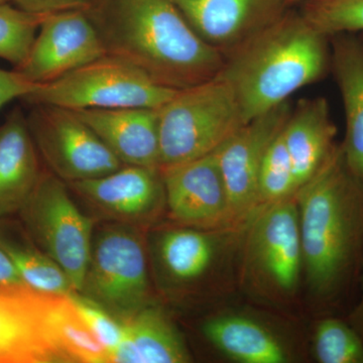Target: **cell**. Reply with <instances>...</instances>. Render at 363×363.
Wrapping results in <instances>:
<instances>
[{
  "instance_id": "ac0fdd59",
  "label": "cell",
  "mask_w": 363,
  "mask_h": 363,
  "mask_svg": "<svg viewBox=\"0 0 363 363\" xmlns=\"http://www.w3.org/2000/svg\"><path fill=\"white\" fill-rule=\"evenodd\" d=\"M119 161L160 169L157 108L76 109Z\"/></svg>"
},
{
  "instance_id": "2e32d148",
  "label": "cell",
  "mask_w": 363,
  "mask_h": 363,
  "mask_svg": "<svg viewBox=\"0 0 363 363\" xmlns=\"http://www.w3.org/2000/svg\"><path fill=\"white\" fill-rule=\"evenodd\" d=\"M56 297L30 286L0 289V363L68 362L50 328Z\"/></svg>"
},
{
  "instance_id": "44dd1931",
  "label": "cell",
  "mask_w": 363,
  "mask_h": 363,
  "mask_svg": "<svg viewBox=\"0 0 363 363\" xmlns=\"http://www.w3.org/2000/svg\"><path fill=\"white\" fill-rule=\"evenodd\" d=\"M123 324V339L112 363L193 362L186 339L159 303L145 306Z\"/></svg>"
},
{
  "instance_id": "277c9868",
  "label": "cell",
  "mask_w": 363,
  "mask_h": 363,
  "mask_svg": "<svg viewBox=\"0 0 363 363\" xmlns=\"http://www.w3.org/2000/svg\"><path fill=\"white\" fill-rule=\"evenodd\" d=\"M247 224L202 229L169 222L147 238L150 264L167 298L223 300L240 290L241 245Z\"/></svg>"
},
{
  "instance_id": "7c38bea8",
  "label": "cell",
  "mask_w": 363,
  "mask_h": 363,
  "mask_svg": "<svg viewBox=\"0 0 363 363\" xmlns=\"http://www.w3.org/2000/svg\"><path fill=\"white\" fill-rule=\"evenodd\" d=\"M69 188L109 222L145 229L167 213L161 169L124 164L98 178L71 182Z\"/></svg>"
},
{
  "instance_id": "f1b7e54d",
  "label": "cell",
  "mask_w": 363,
  "mask_h": 363,
  "mask_svg": "<svg viewBox=\"0 0 363 363\" xmlns=\"http://www.w3.org/2000/svg\"><path fill=\"white\" fill-rule=\"evenodd\" d=\"M70 297L80 316L108 352L112 362V358L123 339V324L105 311L104 308L80 294H72Z\"/></svg>"
},
{
  "instance_id": "6da1fadb",
  "label": "cell",
  "mask_w": 363,
  "mask_h": 363,
  "mask_svg": "<svg viewBox=\"0 0 363 363\" xmlns=\"http://www.w3.org/2000/svg\"><path fill=\"white\" fill-rule=\"evenodd\" d=\"M304 306L313 317L350 314L363 277V182L351 173L340 143L298 189Z\"/></svg>"
},
{
  "instance_id": "d6a6232c",
  "label": "cell",
  "mask_w": 363,
  "mask_h": 363,
  "mask_svg": "<svg viewBox=\"0 0 363 363\" xmlns=\"http://www.w3.org/2000/svg\"><path fill=\"white\" fill-rule=\"evenodd\" d=\"M351 323L354 325L355 327L362 332L363 334V277L362 284V294H360L359 301L357 305L355 306L353 311L350 314L346 315Z\"/></svg>"
},
{
  "instance_id": "f546056e",
  "label": "cell",
  "mask_w": 363,
  "mask_h": 363,
  "mask_svg": "<svg viewBox=\"0 0 363 363\" xmlns=\"http://www.w3.org/2000/svg\"><path fill=\"white\" fill-rule=\"evenodd\" d=\"M40 84L33 83L23 73L0 69V109L16 98H23L33 92Z\"/></svg>"
},
{
  "instance_id": "cb8c5ba5",
  "label": "cell",
  "mask_w": 363,
  "mask_h": 363,
  "mask_svg": "<svg viewBox=\"0 0 363 363\" xmlns=\"http://www.w3.org/2000/svg\"><path fill=\"white\" fill-rule=\"evenodd\" d=\"M309 357L318 363H363V334L347 316L314 317L308 334Z\"/></svg>"
},
{
  "instance_id": "9c48e42d",
  "label": "cell",
  "mask_w": 363,
  "mask_h": 363,
  "mask_svg": "<svg viewBox=\"0 0 363 363\" xmlns=\"http://www.w3.org/2000/svg\"><path fill=\"white\" fill-rule=\"evenodd\" d=\"M177 90L160 85L125 60L106 54L23 98L71 109L159 108Z\"/></svg>"
},
{
  "instance_id": "836d02e7",
  "label": "cell",
  "mask_w": 363,
  "mask_h": 363,
  "mask_svg": "<svg viewBox=\"0 0 363 363\" xmlns=\"http://www.w3.org/2000/svg\"><path fill=\"white\" fill-rule=\"evenodd\" d=\"M304 1H306V0H288L289 4H290L291 7L296 6V4H301Z\"/></svg>"
},
{
  "instance_id": "d590c367",
  "label": "cell",
  "mask_w": 363,
  "mask_h": 363,
  "mask_svg": "<svg viewBox=\"0 0 363 363\" xmlns=\"http://www.w3.org/2000/svg\"><path fill=\"white\" fill-rule=\"evenodd\" d=\"M362 35H363V33H362Z\"/></svg>"
},
{
  "instance_id": "484cf974",
  "label": "cell",
  "mask_w": 363,
  "mask_h": 363,
  "mask_svg": "<svg viewBox=\"0 0 363 363\" xmlns=\"http://www.w3.org/2000/svg\"><path fill=\"white\" fill-rule=\"evenodd\" d=\"M283 128L269 145L262 161L257 188V211L293 197L298 192L292 161L284 140Z\"/></svg>"
},
{
  "instance_id": "d6986e66",
  "label": "cell",
  "mask_w": 363,
  "mask_h": 363,
  "mask_svg": "<svg viewBox=\"0 0 363 363\" xmlns=\"http://www.w3.org/2000/svg\"><path fill=\"white\" fill-rule=\"evenodd\" d=\"M329 39L330 71L345 113L341 149L351 173L363 182V35L339 33Z\"/></svg>"
},
{
  "instance_id": "7402d4cb",
  "label": "cell",
  "mask_w": 363,
  "mask_h": 363,
  "mask_svg": "<svg viewBox=\"0 0 363 363\" xmlns=\"http://www.w3.org/2000/svg\"><path fill=\"white\" fill-rule=\"evenodd\" d=\"M39 152L26 117L11 114L0 125V218L20 212L42 178Z\"/></svg>"
},
{
  "instance_id": "8992f818",
  "label": "cell",
  "mask_w": 363,
  "mask_h": 363,
  "mask_svg": "<svg viewBox=\"0 0 363 363\" xmlns=\"http://www.w3.org/2000/svg\"><path fill=\"white\" fill-rule=\"evenodd\" d=\"M245 123L235 95L218 76L177 91L157 108L160 169L212 154Z\"/></svg>"
},
{
  "instance_id": "e0dca14e",
  "label": "cell",
  "mask_w": 363,
  "mask_h": 363,
  "mask_svg": "<svg viewBox=\"0 0 363 363\" xmlns=\"http://www.w3.org/2000/svg\"><path fill=\"white\" fill-rule=\"evenodd\" d=\"M193 30L224 56L292 9L288 0H171Z\"/></svg>"
},
{
  "instance_id": "83f0119b",
  "label": "cell",
  "mask_w": 363,
  "mask_h": 363,
  "mask_svg": "<svg viewBox=\"0 0 363 363\" xmlns=\"http://www.w3.org/2000/svg\"><path fill=\"white\" fill-rule=\"evenodd\" d=\"M300 13L326 37L363 33V0H306Z\"/></svg>"
},
{
  "instance_id": "30bf717a",
  "label": "cell",
  "mask_w": 363,
  "mask_h": 363,
  "mask_svg": "<svg viewBox=\"0 0 363 363\" xmlns=\"http://www.w3.org/2000/svg\"><path fill=\"white\" fill-rule=\"evenodd\" d=\"M69 190L68 184L54 174H43L20 212L35 245L62 267L74 291L80 293L95 221L81 211Z\"/></svg>"
},
{
  "instance_id": "52a82bcc",
  "label": "cell",
  "mask_w": 363,
  "mask_h": 363,
  "mask_svg": "<svg viewBox=\"0 0 363 363\" xmlns=\"http://www.w3.org/2000/svg\"><path fill=\"white\" fill-rule=\"evenodd\" d=\"M145 229L108 222L93 233L80 295L124 322L156 302Z\"/></svg>"
},
{
  "instance_id": "3957f363",
  "label": "cell",
  "mask_w": 363,
  "mask_h": 363,
  "mask_svg": "<svg viewBox=\"0 0 363 363\" xmlns=\"http://www.w3.org/2000/svg\"><path fill=\"white\" fill-rule=\"evenodd\" d=\"M330 39L292 9L225 57L218 77L245 123L288 101L330 71Z\"/></svg>"
},
{
  "instance_id": "ba28073f",
  "label": "cell",
  "mask_w": 363,
  "mask_h": 363,
  "mask_svg": "<svg viewBox=\"0 0 363 363\" xmlns=\"http://www.w3.org/2000/svg\"><path fill=\"white\" fill-rule=\"evenodd\" d=\"M298 319L255 303L225 306L203 320L200 332L226 362L297 363L309 355L308 334Z\"/></svg>"
},
{
  "instance_id": "5b68a950",
  "label": "cell",
  "mask_w": 363,
  "mask_h": 363,
  "mask_svg": "<svg viewBox=\"0 0 363 363\" xmlns=\"http://www.w3.org/2000/svg\"><path fill=\"white\" fill-rule=\"evenodd\" d=\"M238 286L252 303L298 318L304 259L296 195L257 210L247 221Z\"/></svg>"
},
{
  "instance_id": "1f68e13d",
  "label": "cell",
  "mask_w": 363,
  "mask_h": 363,
  "mask_svg": "<svg viewBox=\"0 0 363 363\" xmlns=\"http://www.w3.org/2000/svg\"><path fill=\"white\" fill-rule=\"evenodd\" d=\"M28 286L23 281L13 260L1 247H0V289L14 290V289Z\"/></svg>"
},
{
  "instance_id": "603a6c76",
  "label": "cell",
  "mask_w": 363,
  "mask_h": 363,
  "mask_svg": "<svg viewBox=\"0 0 363 363\" xmlns=\"http://www.w3.org/2000/svg\"><path fill=\"white\" fill-rule=\"evenodd\" d=\"M52 338L68 362L108 363V352L79 314L70 296H57L49 314Z\"/></svg>"
},
{
  "instance_id": "ffe728a7",
  "label": "cell",
  "mask_w": 363,
  "mask_h": 363,
  "mask_svg": "<svg viewBox=\"0 0 363 363\" xmlns=\"http://www.w3.org/2000/svg\"><path fill=\"white\" fill-rule=\"evenodd\" d=\"M337 128L324 97L309 98L293 107L283 128L298 190L316 175L337 147Z\"/></svg>"
},
{
  "instance_id": "7a4b0ae2",
  "label": "cell",
  "mask_w": 363,
  "mask_h": 363,
  "mask_svg": "<svg viewBox=\"0 0 363 363\" xmlns=\"http://www.w3.org/2000/svg\"><path fill=\"white\" fill-rule=\"evenodd\" d=\"M106 54L160 85L183 90L216 77L225 56L189 25L171 0H97L86 9Z\"/></svg>"
},
{
  "instance_id": "d4e9b609",
  "label": "cell",
  "mask_w": 363,
  "mask_h": 363,
  "mask_svg": "<svg viewBox=\"0 0 363 363\" xmlns=\"http://www.w3.org/2000/svg\"><path fill=\"white\" fill-rule=\"evenodd\" d=\"M0 247L13 260L26 285L38 292L54 296L76 293L62 267L43 250L0 233Z\"/></svg>"
},
{
  "instance_id": "4316f807",
  "label": "cell",
  "mask_w": 363,
  "mask_h": 363,
  "mask_svg": "<svg viewBox=\"0 0 363 363\" xmlns=\"http://www.w3.org/2000/svg\"><path fill=\"white\" fill-rule=\"evenodd\" d=\"M50 14V13H49ZM49 14L0 4V59L18 68L25 63L40 25Z\"/></svg>"
},
{
  "instance_id": "4dcf8cb0",
  "label": "cell",
  "mask_w": 363,
  "mask_h": 363,
  "mask_svg": "<svg viewBox=\"0 0 363 363\" xmlns=\"http://www.w3.org/2000/svg\"><path fill=\"white\" fill-rule=\"evenodd\" d=\"M16 6L33 13H55L69 9H87L97 0H13Z\"/></svg>"
},
{
  "instance_id": "5bb4252c",
  "label": "cell",
  "mask_w": 363,
  "mask_h": 363,
  "mask_svg": "<svg viewBox=\"0 0 363 363\" xmlns=\"http://www.w3.org/2000/svg\"><path fill=\"white\" fill-rule=\"evenodd\" d=\"M106 55L86 9L50 13L43 21L25 63L16 70L37 84L51 82Z\"/></svg>"
},
{
  "instance_id": "8fae6325",
  "label": "cell",
  "mask_w": 363,
  "mask_h": 363,
  "mask_svg": "<svg viewBox=\"0 0 363 363\" xmlns=\"http://www.w3.org/2000/svg\"><path fill=\"white\" fill-rule=\"evenodd\" d=\"M26 117L38 152L66 183L107 175L124 166L95 131L71 109L33 105Z\"/></svg>"
},
{
  "instance_id": "9a60e30c",
  "label": "cell",
  "mask_w": 363,
  "mask_h": 363,
  "mask_svg": "<svg viewBox=\"0 0 363 363\" xmlns=\"http://www.w3.org/2000/svg\"><path fill=\"white\" fill-rule=\"evenodd\" d=\"M160 169L169 220L202 229L238 227L231 216L228 192L216 152Z\"/></svg>"
},
{
  "instance_id": "4fadbf2b",
  "label": "cell",
  "mask_w": 363,
  "mask_h": 363,
  "mask_svg": "<svg viewBox=\"0 0 363 363\" xmlns=\"http://www.w3.org/2000/svg\"><path fill=\"white\" fill-rule=\"evenodd\" d=\"M292 108L288 100L252 118L215 150L228 192L234 225H245L257 211L262 161Z\"/></svg>"
},
{
  "instance_id": "e575fe53",
  "label": "cell",
  "mask_w": 363,
  "mask_h": 363,
  "mask_svg": "<svg viewBox=\"0 0 363 363\" xmlns=\"http://www.w3.org/2000/svg\"><path fill=\"white\" fill-rule=\"evenodd\" d=\"M11 0H0V4H4V2H9Z\"/></svg>"
}]
</instances>
